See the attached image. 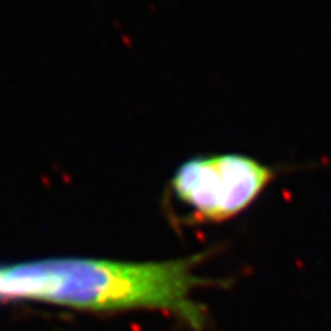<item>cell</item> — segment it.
Instances as JSON below:
<instances>
[{
	"label": "cell",
	"mask_w": 331,
	"mask_h": 331,
	"mask_svg": "<svg viewBox=\"0 0 331 331\" xmlns=\"http://www.w3.org/2000/svg\"><path fill=\"white\" fill-rule=\"evenodd\" d=\"M202 254L129 262L52 257L0 264V303L44 302L84 311L153 310L201 331L207 310L193 291L211 282L195 270Z\"/></svg>",
	"instance_id": "1"
},
{
	"label": "cell",
	"mask_w": 331,
	"mask_h": 331,
	"mask_svg": "<svg viewBox=\"0 0 331 331\" xmlns=\"http://www.w3.org/2000/svg\"><path fill=\"white\" fill-rule=\"evenodd\" d=\"M273 176L267 164L247 155L198 156L176 169L170 192L193 221L224 222L248 208Z\"/></svg>",
	"instance_id": "2"
}]
</instances>
